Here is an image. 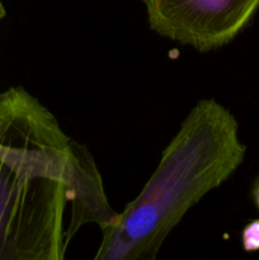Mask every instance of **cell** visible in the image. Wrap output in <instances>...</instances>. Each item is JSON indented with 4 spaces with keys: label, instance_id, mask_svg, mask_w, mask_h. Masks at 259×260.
Segmentation results:
<instances>
[{
    "label": "cell",
    "instance_id": "1",
    "mask_svg": "<svg viewBox=\"0 0 259 260\" xmlns=\"http://www.w3.org/2000/svg\"><path fill=\"white\" fill-rule=\"evenodd\" d=\"M117 215L88 149L23 88L0 93V260H61L84 225Z\"/></svg>",
    "mask_w": 259,
    "mask_h": 260
},
{
    "label": "cell",
    "instance_id": "4",
    "mask_svg": "<svg viewBox=\"0 0 259 260\" xmlns=\"http://www.w3.org/2000/svg\"><path fill=\"white\" fill-rule=\"evenodd\" d=\"M243 246L246 251L259 250V220L245 226L241 235Z\"/></svg>",
    "mask_w": 259,
    "mask_h": 260
},
{
    "label": "cell",
    "instance_id": "2",
    "mask_svg": "<svg viewBox=\"0 0 259 260\" xmlns=\"http://www.w3.org/2000/svg\"><path fill=\"white\" fill-rule=\"evenodd\" d=\"M235 117L215 99L190 111L142 192L103 229L96 260H151L183 216L240 167Z\"/></svg>",
    "mask_w": 259,
    "mask_h": 260
},
{
    "label": "cell",
    "instance_id": "5",
    "mask_svg": "<svg viewBox=\"0 0 259 260\" xmlns=\"http://www.w3.org/2000/svg\"><path fill=\"white\" fill-rule=\"evenodd\" d=\"M4 15H5V9H4V7H3L2 0H0V20L4 18Z\"/></svg>",
    "mask_w": 259,
    "mask_h": 260
},
{
    "label": "cell",
    "instance_id": "6",
    "mask_svg": "<svg viewBox=\"0 0 259 260\" xmlns=\"http://www.w3.org/2000/svg\"><path fill=\"white\" fill-rule=\"evenodd\" d=\"M254 197H255V202H256V205H258V207H259V187L256 188L255 192H254Z\"/></svg>",
    "mask_w": 259,
    "mask_h": 260
},
{
    "label": "cell",
    "instance_id": "3",
    "mask_svg": "<svg viewBox=\"0 0 259 260\" xmlns=\"http://www.w3.org/2000/svg\"><path fill=\"white\" fill-rule=\"evenodd\" d=\"M151 29L163 37L216 50L246 27L259 8V0H144Z\"/></svg>",
    "mask_w": 259,
    "mask_h": 260
}]
</instances>
